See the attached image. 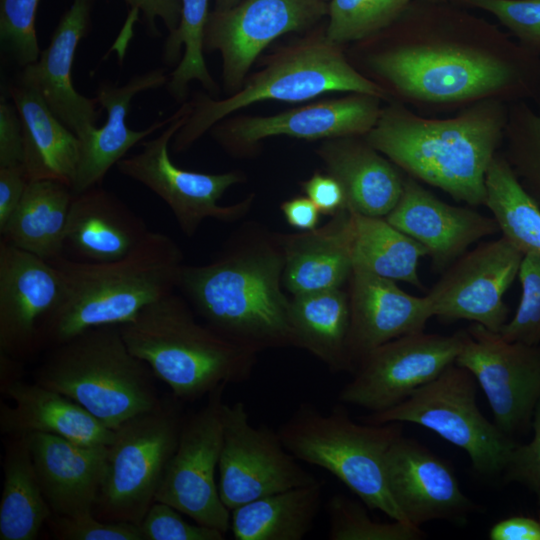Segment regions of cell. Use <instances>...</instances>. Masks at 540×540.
<instances>
[{
  "instance_id": "obj_1",
  "label": "cell",
  "mask_w": 540,
  "mask_h": 540,
  "mask_svg": "<svg viewBox=\"0 0 540 540\" xmlns=\"http://www.w3.org/2000/svg\"><path fill=\"white\" fill-rule=\"evenodd\" d=\"M357 43L359 71L421 115L484 100L540 104V55L448 1L411 0L392 25Z\"/></svg>"
},
{
  "instance_id": "obj_2",
  "label": "cell",
  "mask_w": 540,
  "mask_h": 540,
  "mask_svg": "<svg viewBox=\"0 0 540 540\" xmlns=\"http://www.w3.org/2000/svg\"><path fill=\"white\" fill-rule=\"evenodd\" d=\"M283 268L281 234L251 224L208 263L183 265L177 288L206 325L237 344L258 353L296 347Z\"/></svg>"
},
{
  "instance_id": "obj_3",
  "label": "cell",
  "mask_w": 540,
  "mask_h": 540,
  "mask_svg": "<svg viewBox=\"0 0 540 540\" xmlns=\"http://www.w3.org/2000/svg\"><path fill=\"white\" fill-rule=\"evenodd\" d=\"M388 102L364 139L406 175L467 206L484 205L485 175L503 145L508 103L484 100L435 118Z\"/></svg>"
},
{
  "instance_id": "obj_4",
  "label": "cell",
  "mask_w": 540,
  "mask_h": 540,
  "mask_svg": "<svg viewBox=\"0 0 540 540\" xmlns=\"http://www.w3.org/2000/svg\"><path fill=\"white\" fill-rule=\"evenodd\" d=\"M50 261L64 283L63 301L44 335L45 346L53 347L90 328L130 322L175 291L184 265L177 243L155 231L118 260L85 262L62 255Z\"/></svg>"
},
{
  "instance_id": "obj_5",
  "label": "cell",
  "mask_w": 540,
  "mask_h": 540,
  "mask_svg": "<svg viewBox=\"0 0 540 540\" xmlns=\"http://www.w3.org/2000/svg\"><path fill=\"white\" fill-rule=\"evenodd\" d=\"M120 329L130 352L180 401L248 380L257 360L258 352L199 323L175 291L146 306Z\"/></svg>"
},
{
  "instance_id": "obj_6",
  "label": "cell",
  "mask_w": 540,
  "mask_h": 540,
  "mask_svg": "<svg viewBox=\"0 0 540 540\" xmlns=\"http://www.w3.org/2000/svg\"><path fill=\"white\" fill-rule=\"evenodd\" d=\"M149 366L127 347L120 325L87 329L54 346L35 382L74 400L108 428L160 405Z\"/></svg>"
},
{
  "instance_id": "obj_7",
  "label": "cell",
  "mask_w": 540,
  "mask_h": 540,
  "mask_svg": "<svg viewBox=\"0 0 540 540\" xmlns=\"http://www.w3.org/2000/svg\"><path fill=\"white\" fill-rule=\"evenodd\" d=\"M329 92L365 93L389 101L387 93L348 60L341 45L326 35L310 36L283 48L267 60L239 90L216 100L200 94L175 134V152L189 149L216 123L233 112L262 101L301 102Z\"/></svg>"
},
{
  "instance_id": "obj_8",
  "label": "cell",
  "mask_w": 540,
  "mask_h": 540,
  "mask_svg": "<svg viewBox=\"0 0 540 540\" xmlns=\"http://www.w3.org/2000/svg\"><path fill=\"white\" fill-rule=\"evenodd\" d=\"M401 431V423H356L341 406L323 414L302 403L277 432L295 458L327 470L369 509L408 523L385 475V455Z\"/></svg>"
},
{
  "instance_id": "obj_9",
  "label": "cell",
  "mask_w": 540,
  "mask_h": 540,
  "mask_svg": "<svg viewBox=\"0 0 540 540\" xmlns=\"http://www.w3.org/2000/svg\"><path fill=\"white\" fill-rule=\"evenodd\" d=\"M179 401L173 395L162 399L155 409L115 429L93 509L97 517L140 525L178 444L185 419Z\"/></svg>"
},
{
  "instance_id": "obj_10",
  "label": "cell",
  "mask_w": 540,
  "mask_h": 540,
  "mask_svg": "<svg viewBox=\"0 0 540 540\" xmlns=\"http://www.w3.org/2000/svg\"><path fill=\"white\" fill-rule=\"evenodd\" d=\"M477 384L466 368L454 363L400 404L371 413L364 421L420 425L464 450L477 473L499 475L517 442L482 414Z\"/></svg>"
},
{
  "instance_id": "obj_11",
  "label": "cell",
  "mask_w": 540,
  "mask_h": 540,
  "mask_svg": "<svg viewBox=\"0 0 540 540\" xmlns=\"http://www.w3.org/2000/svg\"><path fill=\"white\" fill-rule=\"evenodd\" d=\"M192 111L191 102L183 103L175 118L155 138L141 142V151L117 163L119 172L155 193L171 209L181 231L193 236L203 220L232 222L250 209L253 195L230 206L218 201L232 185L244 181L238 171L202 173L175 165L169 156V144Z\"/></svg>"
},
{
  "instance_id": "obj_12",
  "label": "cell",
  "mask_w": 540,
  "mask_h": 540,
  "mask_svg": "<svg viewBox=\"0 0 540 540\" xmlns=\"http://www.w3.org/2000/svg\"><path fill=\"white\" fill-rule=\"evenodd\" d=\"M221 385L206 404L185 417L176 450L167 466L155 501L166 503L196 523L226 533L231 512L224 505L215 479L223 441Z\"/></svg>"
},
{
  "instance_id": "obj_13",
  "label": "cell",
  "mask_w": 540,
  "mask_h": 540,
  "mask_svg": "<svg viewBox=\"0 0 540 540\" xmlns=\"http://www.w3.org/2000/svg\"><path fill=\"white\" fill-rule=\"evenodd\" d=\"M464 338L465 330L451 335L419 331L378 346L357 364L340 402L372 413L400 404L456 362Z\"/></svg>"
},
{
  "instance_id": "obj_14",
  "label": "cell",
  "mask_w": 540,
  "mask_h": 540,
  "mask_svg": "<svg viewBox=\"0 0 540 540\" xmlns=\"http://www.w3.org/2000/svg\"><path fill=\"white\" fill-rule=\"evenodd\" d=\"M222 426L218 486L230 512L257 498L318 481L284 447L278 432L250 423L243 402L224 403Z\"/></svg>"
},
{
  "instance_id": "obj_15",
  "label": "cell",
  "mask_w": 540,
  "mask_h": 540,
  "mask_svg": "<svg viewBox=\"0 0 540 540\" xmlns=\"http://www.w3.org/2000/svg\"><path fill=\"white\" fill-rule=\"evenodd\" d=\"M466 368L484 392L494 423L514 438L531 430L540 400V343L508 341L472 323L465 329L455 362Z\"/></svg>"
},
{
  "instance_id": "obj_16",
  "label": "cell",
  "mask_w": 540,
  "mask_h": 540,
  "mask_svg": "<svg viewBox=\"0 0 540 540\" xmlns=\"http://www.w3.org/2000/svg\"><path fill=\"white\" fill-rule=\"evenodd\" d=\"M523 257L504 236L467 250L425 295L433 317L467 320L499 333L509 320L504 295L518 278Z\"/></svg>"
},
{
  "instance_id": "obj_17",
  "label": "cell",
  "mask_w": 540,
  "mask_h": 540,
  "mask_svg": "<svg viewBox=\"0 0 540 540\" xmlns=\"http://www.w3.org/2000/svg\"><path fill=\"white\" fill-rule=\"evenodd\" d=\"M327 12L328 3L323 0H243L230 9L210 12L204 52L220 53L224 86L234 93L272 41L309 30Z\"/></svg>"
},
{
  "instance_id": "obj_18",
  "label": "cell",
  "mask_w": 540,
  "mask_h": 540,
  "mask_svg": "<svg viewBox=\"0 0 540 540\" xmlns=\"http://www.w3.org/2000/svg\"><path fill=\"white\" fill-rule=\"evenodd\" d=\"M63 298V279L51 261L1 239L0 352L21 361L36 354Z\"/></svg>"
},
{
  "instance_id": "obj_19",
  "label": "cell",
  "mask_w": 540,
  "mask_h": 540,
  "mask_svg": "<svg viewBox=\"0 0 540 540\" xmlns=\"http://www.w3.org/2000/svg\"><path fill=\"white\" fill-rule=\"evenodd\" d=\"M382 101L378 96L351 93L275 115L223 119L209 131L235 155L253 150L259 141L272 136L305 140L363 137L375 126Z\"/></svg>"
},
{
  "instance_id": "obj_20",
  "label": "cell",
  "mask_w": 540,
  "mask_h": 540,
  "mask_svg": "<svg viewBox=\"0 0 540 540\" xmlns=\"http://www.w3.org/2000/svg\"><path fill=\"white\" fill-rule=\"evenodd\" d=\"M385 475L394 502L413 526L440 520L463 524L477 508L447 462L402 434L385 455Z\"/></svg>"
},
{
  "instance_id": "obj_21",
  "label": "cell",
  "mask_w": 540,
  "mask_h": 540,
  "mask_svg": "<svg viewBox=\"0 0 540 540\" xmlns=\"http://www.w3.org/2000/svg\"><path fill=\"white\" fill-rule=\"evenodd\" d=\"M95 0H72L61 16L39 59L20 70L17 83L32 89L80 139L94 127L100 114L97 98L73 86L72 66L80 41L89 32Z\"/></svg>"
},
{
  "instance_id": "obj_22",
  "label": "cell",
  "mask_w": 540,
  "mask_h": 540,
  "mask_svg": "<svg viewBox=\"0 0 540 540\" xmlns=\"http://www.w3.org/2000/svg\"><path fill=\"white\" fill-rule=\"evenodd\" d=\"M385 219L423 245L432 269L440 273L469 246L500 232L492 216L448 204L409 175L398 203Z\"/></svg>"
},
{
  "instance_id": "obj_23",
  "label": "cell",
  "mask_w": 540,
  "mask_h": 540,
  "mask_svg": "<svg viewBox=\"0 0 540 540\" xmlns=\"http://www.w3.org/2000/svg\"><path fill=\"white\" fill-rule=\"evenodd\" d=\"M348 282V349L354 370L370 351L401 336L424 331L433 317L426 296H413L393 280L353 266Z\"/></svg>"
},
{
  "instance_id": "obj_24",
  "label": "cell",
  "mask_w": 540,
  "mask_h": 540,
  "mask_svg": "<svg viewBox=\"0 0 540 540\" xmlns=\"http://www.w3.org/2000/svg\"><path fill=\"white\" fill-rule=\"evenodd\" d=\"M168 79L163 68H155L132 76L123 85L108 80L99 83L96 98L99 106L106 110V122L80 139V159L71 187L74 194L100 186L111 167L117 165L133 146L175 118L176 112L142 130L130 129L126 122L133 98L165 86Z\"/></svg>"
},
{
  "instance_id": "obj_25",
  "label": "cell",
  "mask_w": 540,
  "mask_h": 540,
  "mask_svg": "<svg viewBox=\"0 0 540 540\" xmlns=\"http://www.w3.org/2000/svg\"><path fill=\"white\" fill-rule=\"evenodd\" d=\"M34 468L55 515L93 512L106 469L107 445L81 444L45 434H28Z\"/></svg>"
},
{
  "instance_id": "obj_26",
  "label": "cell",
  "mask_w": 540,
  "mask_h": 540,
  "mask_svg": "<svg viewBox=\"0 0 540 540\" xmlns=\"http://www.w3.org/2000/svg\"><path fill=\"white\" fill-rule=\"evenodd\" d=\"M1 393L13 401L0 402V431L9 436L45 433L89 445H109L112 430L69 397L39 383L16 380Z\"/></svg>"
},
{
  "instance_id": "obj_27",
  "label": "cell",
  "mask_w": 540,
  "mask_h": 540,
  "mask_svg": "<svg viewBox=\"0 0 540 540\" xmlns=\"http://www.w3.org/2000/svg\"><path fill=\"white\" fill-rule=\"evenodd\" d=\"M143 219L101 186L74 194L65 248L85 262H109L131 253L146 237Z\"/></svg>"
},
{
  "instance_id": "obj_28",
  "label": "cell",
  "mask_w": 540,
  "mask_h": 540,
  "mask_svg": "<svg viewBox=\"0 0 540 540\" xmlns=\"http://www.w3.org/2000/svg\"><path fill=\"white\" fill-rule=\"evenodd\" d=\"M318 155L327 172L340 182L348 210L386 217L398 203L406 175L364 137L329 139Z\"/></svg>"
},
{
  "instance_id": "obj_29",
  "label": "cell",
  "mask_w": 540,
  "mask_h": 540,
  "mask_svg": "<svg viewBox=\"0 0 540 540\" xmlns=\"http://www.w3.org/2000/svg\"><path fill=\"white\" fill-rule=\"evenodd\" d=\"M348 209L319 229L281 235L284 250L282 283L292 295L342 286L353 270Z\"/></svg>"
},
{
  "instance_id": "obj_30",
  "label": "cell",
  "mask_w": 540,
  "mask_h": 540,
  "mask_svg": "<svg viewBox=\"0 0 540 540\" xmlns=\"http://www.w3.org/2000/svg\"><path fill=\"white\" fill-rule=\"evenodd\" d=\"M8 93L21 119L24 167L30 181L50 179L72 187L80 159V138L32 89L16 83Z\"/></svg>"
},
{
  "instance_id": "obj_31",
  "label": "cell",
  "mask_w": 540,
  "mask_h": 540,
  "mask_svg": "<svg viewBox=\"0 0 540 540\" xmlns=\"http://www.w3.org/2000/svg\"><path fill=\"white\" fill-rule=\"evenodd\" d=\"M349 295L342 288L293 295L290 323L296 347L313 354L333 372H354L348 341Z\"/></svg>"
},
{
  "instance_id": "obj_32",
  "label": "cell",
  "mask_w": 540,
  "mask_h": 540,
  "mask_svg": "<svg viewBox=\"0 0 540 540\" xmlns=\"http://www.w3.org/2000/svg\"><path fill=\"white\" fill-rule=\"evenodd\" d=\"M74 193L63 182L31 180L1 239L46 260L64 255L65 233Z\"/></svg>"
},
{
  "instance_id": "obj_33",
  "label": "cell",
  "mask_w": 540,
  "mask_h": 540,
  "mask_svg": "<svg viewBox=\"0 0 540 540\" xmlns=\"http://www.w3.org/2000/svg\"><path fill=\"white\" fill-rule=\"evenodd\" d=\"M322 484L266 495L231 511L236 540H301L312 529L321 505Z\"/></svg>"
},
{
  "instance_id": "obj_34",
  "label": "cell",
  "mask_w": 540,
  "mask_h": 540,
  "mask_svg": "<svg viewBox=\"0 0 540 540\" xmlns=\"http://www.w3.org/2000/svg\"><path fill=\"white\" fill-rule=\"evenodd\" d=\"M10 437L3 461L0 540H34L53 512L34 468L29 436Z\"/></svg>"
},
{
  "instance_id": "obj_35",
  "label": "cell",
  "mask_w": 540,
  "mask_h": 540,
  "mask_svg": "<svg viewBox=\"0 0 540 540\" xmlns=\"http://www.w3.org/2000/svg\"><path fill=\"white\" fill-rule=\"evenodd\" d=\"M349 211L348 234L353 266L423 289L418 265L427 250L385 217Z\"/></svg>"
},
{
  "instance_id": "obj_36",
  "label": "cell",
  "mask_w": 540,
  "mask_h": 540,
  "mask_svg": "<svg viewBox=\"0 0 540 540\" xmlns=\"http://www.w3.org/2000/svg\"><path fill=\"white\" fill-rule=\"evenodd\" d=\"M485 204L500 233L524 255L540 257V207L527 193L502 151L485 175Z\"/></svg>"
},
{
  "instance_id": "obj_37",
  "label": "cell",
  "mask_w": 540,
  "mask_h": 540,
  "mask_svg": "<svg viewBox=\"0 0 540 540\" xmlns=\"http://www.w3.org/2000/svg\"><path fill=\"white\" fill-rule=\"evenodd\" d=\"M209 14V0H181L179 25L168 33L164 42L162 59L167 65L178 62L184 45V54L166 84L168 92L177 101L185 98L188 85L194 80L209 93L217 94V84L204 59V35Z\"/></svg>"
},
{
  "instance_id": "obj_38",
  "label": "cell",
  "mask_w": 540,
  "mask_h": 540,
  "mask_svg": "<svg viewBox=\"0 0 540 540\" xmlns=\"http://www.w3.org/2000/svg\"><path fill=\"white\" fill-rule=\"evenodd\" d=\"M411 0H330L326 37L343 45L373 37L392 25Z\"/></svg>"
},
{
  "instance_id": "obj_39",
  "label": "cell",
  "mask_w": 540,
  "mask_h": 540,
  "mask_svg": "<svg viewBox=\"0 0 540 540\" xmlns=\"http://www.w3.org/2000/svg\"><path fill=\"white\" fill-rule=\"evenodd\" d=\"M502 153L540 207V114L527 102L509 103Z\"/></svg>"
},
{
  "instance_id": "obj_40",
  "label": "cell",
  "mask_w": 540,
  "mask_h": 540,
  "mask_svg": "<svg viewBox=\"0 0 540 540\" xmlns=\"http://www.w3.org/2000/svg\"><path fill=\"white\" fill-rule=\"evenodd\" d=\"M366 505L343 494L333 495L327 503L330 540H419L420 527L392 520H373Z\"/></svg>"
},
{
  "instance_id": "obj_41",
  "label": "cell",
  "mask_w": 540,
  "mask_h": 540,
  "mask_svg": "<svg viewBox=\"0 0 540 540\" xmlns=\"http://www.w3.org/2000/svg\"><path fill=\"white\" fill-rule=\"evenodd\" d=\"M40 0H0L2 51L20 69L36 62L41 50L35 21Z\"/></svg>"
},
{
  "instance_id": "obj_42",
  "label": "cell",
  "mask_w": 540,
  "mask_h": 540,
  "mask_svg": "<svg viewBox=\"0 0 540 540\" xmlns=\"http://www.w3.org/2000/svg\"><path fill=\"white\" fill-rule=\"evenodd\" d=\"M518 279L522 294L514 316L499 334L508 341L540 343V257L524 255Z\"/></svg>"
},
{
  "instance_id": "obj_43",
  "label": "cell",
  "mask_w": 540,
  "mask_h": 540,
  "mask_svg": "<svg viewBox=\"0 0 540 540\" xmlns=\"http://www.w3.org/2000/svg\"><path fill=\"white\" fill-rule=\"evenodd\" d=\"M493 15L527 50L540 55V0H447Z\"/></svg>"
},
{
  "instance_id": "obj_44",
  "label": "cell",
  "mask_w": 540,
  "mask_h": 540,
  "mask_svg": "<svg viewBox=\"0 0 540 540\" xmlns=\"http://www.w3.org/2000/svg\"><path fill=\"white\" fill-rule=\"evenodd\" d=\"M48 525L60 540H143L139 525L101 519L93 512L74 517L53 514Z\"/></svg>"
},
{
  "instance_id": "obj_45",
  "label": "cell",
  "mask_w": 540,
  "mask_h": 540,
  "mask_svg": "<svg viewBox=\"0 0 540 540\" xmlns=\"http://www.w3.org/2000/svg\"><path fill=\"white\" fill-rule=\"evenodd\" d=\"M174 507L155 501L139 527L143 540H223L225 533L184 520Z\"/></svg>"
},
{
  "instance_id": "obj_46",
  "label": "cell",
  "mask_w": 540,
  "mask_h": 540,
  "mask_svg": "<svg viewBox=\"0 0 540 540\" xmlns=\"http://www.w3.org/2000/svg\"><path fill=\"white\" fill-rule=\"evenodd\" d=\"M531 430V440L526 444L517 443L502 475L506 482L518 483L530 490L540 510V400L533 412Z\"/></svg>"
},
{
  "instance_id": "obj_47",
  "label": "cell",
  "mask_w": 540,
  "mask_h": 540,
  "mask_svg": "<svg viewBox=\"0 0 540 540\" xmlns=\"http://www.w3.org/2000/svg\"><path fill=\"white\" fill-rule=\"evenodd\" d=\"M24 165L23 128L19 113L5 95L0 99V167Z\"/></svg>"
},
{
  "instance_id": "obj_48",
  "label": "cell",
  "mask_w": 540,
  "mask_h": 540,
  "mask_svg": "<svg viewBox=\"0 0 540 540\" xmlns=\"http://www.w3.org/2000/svg\"><path fill=\"white\" fill-rule=\"evenodd\" d=\"M302 188L321 214L334 216L346 209L344 190L340 182L329 173H314L302 183Z\"/></svg>"
},
{
  "instance_id": "obj_49",
  "label": "cell",
  "mask_w": 540,
  "mask_h": 540,
  "mask_svg": "<svg viewBox=\"0 0 540 540\" xmlns=\"http://www.w3.org/2000/svg\"><path fill=\"white\" fill-rule=\"evenodd\" d=\"M29 182L24 165L0 167V232L18 207Z\"/></svg>"
},
{
  "instance_id": "obj_50",
  "label": "cell",
  "mask_w": 540,
  "mask_h": 540,
  "mask_svg": "<svg viewBox=\"0 0 540 540\" xmlns=\"http://www.w3.org/2000/svg\"><path fill=\"white\" fill-rule=\"evenodd\" d=\"M130 10L142 14L150 36H159L157 21L161 20L171 33L177 29L181 15V0H124Z\"/></svg>"
},
{
  "instance_id": "obj_51",
  "label": "cell",
  "mask_w": 540,
  "mask_h": 540,
  "mask_svg": "<svg viewBox=\"0 0 540 540\" xmlns=\"http://www.w3.org/2000/svg\"><path fill=\"white\" fill-rule=\"evenodd\" d=\"M491 540H540V518L511 516L496 522L489 529Z\"/></svg>"
},
{
  "instance_id": "obj_52",
  "label": "cell",
  "mask_w": 540,
  "mask_h": 540,
  "mask_svg": "<svg viewBox=\"0 0 540 540\" xmlns=\"http://www.w3.org/2000/svg\"><path fill=\"white\" fill-rule=\"evenodd\" d=\"M280 208L290 226L302 231H311L317 228L321 213L307 196L286 200Z\"/></svg>"
},
{
  "instance_id": "obj_53",
  "label": "cell",
  "mask_w": 540,
  "mask_h": 540,
  "mask_svg": "<svg viewBox=\"0 0 540 540\" xmlns=\"http://www.w3.org/2000/svg\"><path fill=\"white\" fill-rule=\"evenodd\" d=\"M243 0H214V10H226L238 5Z\"/></svg>"
},
{
  "instance_id": "obj_54",
  "label": "cell",
  "mask_w": 540,
  "mask_h": 540,
  "mask_svg": "<svg viewBox=\"0 0 540 540\" xmlns=\"http://www.w3.org/2000/svg\"><path fill=\"white\" fill-rule=\"evenodd\" d=\"M426 1H432V2H444V1H447V0H426Z\"/></svg>"
},
{
  "instance_id": "obj_55",
  "label": "cell",
  "mask_w": 540,
  "mask_h": 540,
  "mask_svg": "<svg viewBox=\"0 0 540 540\" xmlns=\"http://www.w3.org/2000/svg\"><path fill=\"white\" fill-rule=\"evenodd\" d=\"M538 517L540 518V510L538 511Z\"/></svg>"
},
{
  "instance_id": "obj_56",
  "label": "cell",
  "mask_w": 540,
  "mask_h": 540,
  "mask_svg": "<svg viewBox=\"0 0 540 540\" xmlns=\"http://www.w3.org/2000/svg\"><path fill=\"white\" fill-rule=\"evenodd\" d=\"M323 1H325L326 3H328L330 0H323Z\"/></svg>"
}]
</instances>
